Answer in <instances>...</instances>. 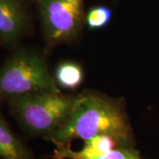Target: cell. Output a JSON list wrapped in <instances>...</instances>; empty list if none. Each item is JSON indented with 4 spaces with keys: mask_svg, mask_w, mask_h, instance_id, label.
<instances>
[{
    "mask_svg": "<svg viewBox=\"0 0 159 159\" xmlns=\"http://www.w3.org/2000/svg\"><path fill=\"white\" fill-rule=\"evenodd\" d=\"M98 135L114 137L124 148L133 142L132 130L122 103L97 93L85 92L76 97L62 127L47 138L55 144H69L73 139L86 141Z\"/></svg>",
    "mask_w": 159,
    "mask_h": 159,
    "instance_id": "obj_1",
    "label": "cell"
},
{
    "mask_svg": "<svg viewBox=\"0 0 159 159\" xmlns=\"http://www.w3.org/2000/svg\"><path fill=\"white\" fill-rule=\"evenodd\" d=\"M76 97L61 92H39L10 98V105L24 128L49 137L64 124Z\"/></svg>",
    "mask_w": 159,
    "mask_h": 159,
    "instance_id": "obj_2",
    "label": "cell"
},
{
    "mask_svg": "<svg viewBox=\"0 0 159 159\" xmlns=\"http://www.w3.org/2000/svg\"><path fill=\"white\" fill-rule=\"evenodd\" d=\"M39 92L61 91L39 54L17 52L0 69V95L11 98Z\"/></svg>",
    "mask_w": 159,
    "mask_h": 159,
    "instance_id": "obj_3",
    "label": "cell"
},
{
    "mask_svg": "<svg viewBox=\"0 0 159 159\" xmlns=\"http://www.w3.org/2000/svg\"><path fill=\"white\" fill-rule=\"evenodd\" d=\"M46 37L52 43L69 41L79 35L85 21L83 0H39Z\"/></svg>",
    "mask_w": 159,
    "mask_h": 159,
    "instance_id": "obj_4",
    "label": "cell"
},
{
    "mask_svg": "<svg viewBox=\"0 0 159 159\" xmlns=\"http://www.w3.org/2000/svg\"><path fill=\"white\" fill-rule=\"evenodd\" d=\"M27 16L20 0H0V39L13 43L27 27Z\"/></svg>",
    "mask_w": 159,
    "mask_h": 159,
    "instance_id": "obj_5",
    "label": "cell"
},
{
    "mask_svg": "<svg viewBox=\"0 0 159 159\" xmlns=\"http://www.w3.org/2000/svg\"><path fill=\"white\" fill-rule=\"evenodd\" d=\"M0 156L3 159H33L19 139L10 130L0 112Z\"/></svg>",
    "mask_w": 159,
    "mask_h": 159,
    "instance_id": "obj_6",
    "label": "cell"
},
{
    "mask_svg": "<svg viewBox=\"0 0 159 159\" xmlns=\"http://www.w3.org/2000/svg\"><path fill=\"white\" fill-rule=\"evenodd\" d=\"M83 79L82 66L75 61H63L55 69V80L57 86L63 89L75 90L82 84Z\"/></svg>",
    "mask_w": 159,
    "mask_h": 159,
    "instance_id": "obj_7",
    "label": "cell"
},
{
    "mask_svg": "<svg viewBox=\"0 0 159 159\" xmlns=\"http://www.w3.org/2000/svg\"><path fill=\"white\" fill-rule=\"evenodd\" d=\"M112 11L105 6H95L89 9L85 16V22L91 30L105 27L110 23Z\"/></svg>",
    "mask_w": 159,
    "mask_h": 159,
    "instance_id": "obj_8",
    "label": "cell"
},
{
    "mask_svg": "<svg viewBox=\"0 0 159 159\" xmlns=\"http://www.w3.org/2000/svg\"><path fill=\"white\" fill-rule=\"evenodd\" d=\"M137 156H139L138 152L134 149L129 148H118L102 156L85 159H131Z\"/></svg>",
    "mask_w": 159,
    "mask_h": 159,
    "instance_id": "obj_9",
    "label": "cell"
},
{
    "mask_svg": "<svg viewBox=\"0 0 159 159\" xmlns=\"http://www.w3.org/2000/svg\"><path fill=\"white\" fill-rule=\"evenodd\" d=\"M131 159H140V158H139V156H135V157H134V158H131Z\"/></svg>",
    "mask_w": 159,
    "mask_h": 159,
    "instance_id": "obj_10",
    "label": "cell"
},
{
    "mask_svg": "<svg viewBox=\"0 0 159 159\" xmlns=\"http://www.w3.org/2000/svg\"><path fill=\"white\" fill-rule=\"evenodd\" d=\"M0 97H1V95H0Z\"/></svg>",
    "mask_w": 159,
    "mask_h": 159,
    "instance_id": "obj_11",
    "label": "cell"
}]
</instances>
